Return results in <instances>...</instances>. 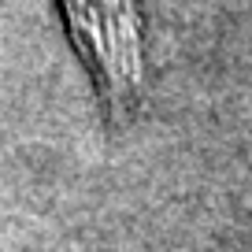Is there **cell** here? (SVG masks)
Listing matches in <instances>:
<instances>
[{
  "instance_id": "cell-1",
  "label": "cell",
  "mask_w": 252,
  "mask_h": 252,
  "mask_svg": "<svg viewBox=\"0 0 252 252\" xmlns=\"http://www.w3.org/2000/svg\"><path fill=\"white\" fill-rule=\"evenodd\" d=\"M78 48L93 63L100 89L115 104L141 86V45H137L134 0H60Z\"/></svg>"
},
{
  "instance_id": "cell-2",
  "label": "cell",
  "mask_w": 252,
  "mask_h": 252,
  "mask_svg": "<svg viewBox=\"0 0 252 252\" xmlns=\"http://www.w3.org/2000/svg\"><path fill=\"white\" fill-rule=\"evenodd\" d=\"M0 252H11V249H8V245H4V241H0Z\"/></svg>"
}]
</instances>
